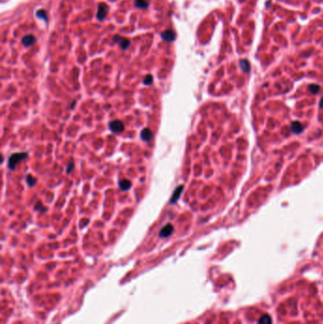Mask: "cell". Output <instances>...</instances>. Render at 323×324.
<instances>
[{
  "instance_id": "6da1fadb",
  "label": "cell",
  "mask_w": 323,
  "mask_h": 324,
  "mask_svg": "<svg viewBox=\"0 0 323 324\" xmlns=\"http://www.w3.org/2000/svg\"><path fill=\"white\" fill-rule=\"evenodd\" d=\"M27 157H28L27 153H15V154H12L11 156L9 157V162H8V166L10 168V170L13 171L21 161L24 160L25 158H27Z\"/></svg>"
},
{
  "instance_id": "7a4b0ae2",
  "label": "cell",
  "mask_w": 323,
  "mask_h": 324,
  "mask_svg": "<svg viewBox=\"0 0 323 324\" xmlns=\"http://www.w3.org/2000/svg\"><path fill=\"white\" fill-rule=\"evenodd\" d=\"M109 129L111 130V132L113 133H121L124 131V124L121 121H119V119H116V121H112L109 123Z\"/></svg>"
},
{
  "instance_id": "3957f363",
  "label": "cell",
  "mask_w": 323,
  "mask_h": 324,
  "mask_svg": "<svg viewBox=\"0 0 323 324\" xmlns=\"http://www.w3.org/2000/svg\"><path fill=\"white\" fill-rule=\"evenodd\" d=\"M108 12V6L104 3H100L98 6L97 11V19L100 21H103Z\"/></svg>"
},
{
  "instance_id": "277c9868",
  "label": "cell",
  "mask_w": 323,
  "mask_h": 324,
  "mask_svg": "<svg viewBox=\"0 0 323 324\" xmlns=\"http://www.w3.org/2000/svg\"><path fill=\"white\" fill-rule=\"evenodd\" d=\"M114 41L116 42V43H118L119 45V47L122 48V49H127L129 47V46H130V40L125 38V37H122V36H119V35H116V36H114Z\"/></svg>"
},
{
  "instance_id": "5b68a950",
  "label": "cell",
  "mask_w": 323,
  "mask_h": 324,
  "mask_svg": "<svg viewBox=\"0 0 323 324\" xmlns=\"http://www.w3.org/2000/svg\"><path fill=\"white\" fill-rule=\"evenodd\" d=\"M173 232H174V227H173V225H171V224H167L166 226H164V227L161 228V230H160V232H159V236H160L161 238H167V237H169V236H171V234H173Z\"/></svg>"
},
{
  "instance_id": "8992f818",
  "label": "cell",
  "mask_w": 323,
  "mask_h": 324,
  "mask_svg": "<svg viewBox=\"0 0 323 324\" xmlns=\"http://www.w3.org/2000/svg\"><path fill=\"white\" fill-rule=\"evenodd\" d=\"M161 38L164 41L169 42V43H171V42H174L175 40V32L173 30L165 31H163L161 33Z\"/></svg>"
},
{
  "instance_id": "52a82bcc",
  "label": "cell",
  "mask_w": 323,
  "mask_h": 324,
  "mask_svg": "<svg viewBox=\"0 0 323 324\" xmlns=\"http://www.w3.org/2000/svg\"><path fill=\"white\" fill-rule=\"evenodd\" d=\"M183 190H184V187H183L182 185L178 186V187L175 190V192H174L173 195H171V201H170L171 204H175V203L177 202V200L179 199V197H180V195H181V193H182V192H183Z\"/></svg>"
},
{
  "instance_id": "ba28073f",
  "label": "cell",
  "mask_w": 323,
  "mask_h": 324,
  "mask_svg": "<svg viewBox=\"0 0 323 324\" xmlns=\"http://www.w3.org/2000/svg\"><path fill=\"white\" fill-rule=\"evenodd\" d=\"M35 42H36V39L32 34H27L22 38V44L25 47H31L35 44Z\"/></svg>"
},
{
  "instance_id": "9c48e42d",
  "label": "cell",
  "mask_w": 323,
  "mask_h": 324,
  "mask_svg": "<svg viewBox=\"0 0 323 324\" xmlns=\"http://www.w3.org/2000/svg\"><path fill=\"white\" fill-rule=\"evenodd\" d=\"M152 137H153V133L148 128L143 129L140 133V138L142 140H144V141H149Z\"/></svg>"
},
{
  "instance_id": "30bf717a",
  "label": "cell",
  "mask_w": 323,
  "mask_h": 324,
  "mask_svg": "<svg viewBox=\"0 0 323 324\" xmlns=\"http://www.w3.org/2000/svg\"><path fill=\"white\" fill-rule=\"evenodd\" d=\"M291 129L295 134H299L303 131V126L299 122H293L291 124Z\"/></svg>"
},
{
  "instance_id": "8fae6325",
  "label": "cell",
  "mask_w": 323,
  "mask_h": 324,
  "mask_svg": "<svg viewBox=\"0 0 323 324\" xmlns=\"http://www.w3.org/2000/svg\"><path fill=\"white\" fill-rule=\"evenodd\" d=\"M119 188H120V190H122V191H128V190L129 189H130L131 188V182L130 181H129V180H127V179H122V180H120L119 182Z\"/></svg>"
},
{
  "instance_id": "7c38bea8",
  "label": "cell",
  "mask_w": 323,
  "mask_h": 324,
  "mask_svg": "<svg viewBox=\"0 0 323 324\" xmlns=\"http://www.w3.org/2000/svg\"><path fill=\"white\" fill-rule=\"evenodd\" d=\"M135 7L139 9H147L149 7V2L147 0H135Z\"/></svg>"
},
{
  "instance_id": "4fadbf2b",
  "label": "cell",
  "mask_w": 323,
  "mask_h": 324,
  "mask_svg": "<svg viewBox=\"0 0 323 324\" xmlns=\"http://www.w3.org/2000/svg\"><path fill=\"white\" fill-rule=\"evenodd\" d=\"M240 66L243 72H248L250 70V64L246 60H242L240 62Z\"/></svg>"
},
{
  "instance_id": "5bb4252c",
  "label": "cell",
  "mask_w": 323,
  "mask_h": 324,
  "mask_svg": "<svg viewBox=\"0 0 323 324\" xmlns=\"http://www.w3.org/2000/svg\"><path fill=\"white\" fill-rule=\"evenodd\" d=\"M259 324H272V319L268 315H263L259 319Z\"/></svg>"
},
{
  "instance_id": "9a60e30c",
  "label": "cell",
  "mask_w": 323,
  "mask_h": 324,
  "mask_svg": "<svg viewBox=\"0 0 323 324\" xmlns=\"http://www.w3.org/2000/svg\"><path fill=\"white\" fill-rule=\"evenodd\" d=\"M36 16L38 17V18H41V19H43V20H44L45 21V22H47V12H46V11H44V10H39V11H36Z\"/></svg>"
},
{
  "instance_id": "2e32d148",
  "label": "cell",
  "mask_w": 323,
  "mask_h": 324,
  "mask_svg": "<svg viewBox=\"0 0 323 324\" xmlns=\"http://www.w3.org/2000/svg\"><path fill=\"white\" fill-rule=\"evenodd\" d=\"M153 81H154L153 76L150 75V74H148V75H146V76L144 77V80H143V83H144L145 86H150V84L153 83Z\"/></svg>"
},
{
  "instance_id": "e0dca14e",
  "label": "cell",
  "mask_w": 323,
  "mask_h": 324,
  "mask_svg": "<svg viewBox=\"0 0 323 324\" xmlns=\"http://www.w3.org/2000/svg\"><path fill=\"white\" fill-rule=\"evenodd\" d=\"M27 183H28V186H31V187H32V186L35 185V183H36V179H35L33 177H31V175L28 174V177H27Z\"/></svg>"
},
{
  "instance_id": "ac0fdd59",
  "label": "cell",
  "mask_w": 323,
  "mask_h": 324,
  "mask_svg": "<svg viewBox=\"0 0 323 324\" xmlns=\"http://www.w3.org/2000/svg\"><path fill=\"white\" fill-rule=\"evenodd\" d=\"M309 89H310V91L313 94H317L319 91V86H318V84H311V86H309Z\"/></svg>"
},
{
  "instance_id": "d6986e66",
  "label": "cell",
  "mask_w": 323,
  "mask_h": 324,
  "mask_svg": "<svg viewBox=\"0 0 323 324\" xmlns=\"http://www.w3.org/2000/svg\"><path fill=\"white\" fill-rule=\"evenodd\" d=\"M73 168H74V164L72 163V162H71V163H69V165H68L67 168V173H71V171L73 170Z\"/></svg>"
},
{
  "instance_id": "ffe728a7",
  "label": "cell",
  "mask_w": 323,
  "mask_h": 324,
  "mask_svg": "<svg viewBox=\"0 0 323 324\" xmlns=\"http://www.w3.org/2000/svg\"><path fill=\"white\" fill-rule=\"evenodd\" d=\"M75 103H76V102H73V103H72V104H71V106H70V108H71V109H72V108L74 107V105H75Z\"/></svg>"
},
{
  "instance_id": "44dd1931",
  "label": "cell",
  "mask_w": 323,
  "mask_h": 324,
  "mask_svg": "<svg viewBox=\"0 0 323 324\" xmlns=\"http://www.w3.org/2000/svg\"><path fill=\"white\" fill-rule=\"evenodd\" d=\"M320 106H323V99H321V101H320Z\"/></svg>"
}]
</instances>
